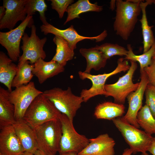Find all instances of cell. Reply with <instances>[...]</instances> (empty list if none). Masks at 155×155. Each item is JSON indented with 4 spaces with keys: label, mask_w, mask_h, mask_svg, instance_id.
Returning <instances> with one entry per match:
<instances>
[{
    "label": "cell",
    "mask_w": 155,
    "mask_h": 155,
    "mask_svg": "<svg viewBox=\"0 0 155 155\" xmlns=\"http://www.w3.org/2000/svg\"><path fill=\"white\" fill-rule=\"evenodd\" d=\"M116 0V14L113 24L116 34L127 40L133 31L142 11L140 3Z\"/></svg>",
    "instance_id": "cell-1"
},
{
    "label": "cell",
    "mask_w": 155,
    "mask_h": 155,
    "mask_svg": "<svg viewBox=\"0 0 155 155\" xmlns=\"http://www.w3.org/2000/svg\"><path fill=\"white\" fill-rule=\"evenodd\" d=\"M61 114L42 93L34 100L26 111L23 119L35 129L48 121L59 119Z\"/></svg>",
    "instance_id": "cell-2"
},
{
    "label": "cell",
    "mask_w": 155,
    "mask_h": 155,
    "mask_svg": "<svg viewBox=\"0 0 155 155\" xmlns=\"http://www.w3.org/2000/svg\"><path fill=\"white\" fill-rule=\"evenodd\" d=\"M35 130L38 149L46 155H55L59 152L62 135L59 119L49 121Z\"/></svg>",
    "instance_id": "cell-3"
},
{
    "label": "cell",
    "mask_w": 155,
    "mask_h": 155,
    "mask_svg": "<svg viewBox=\"0 0 155 155\" xmlns=\"http://www.w3.org/2000/svg\"><path fill=\"white\" fill-rule=\"evenodd\" d=\"M42 94L60 113L66 115L72 123L77 111L84 102L82 97L73 93L69 87L65 90L55 87L44 91Z\"/></svg>",
    "instance_id": "cell-4"
},
{
    "label": "cell",
    "mask_w": 155,
    "mask_h": 155,
    "mask_svg": "<svg viewBox=\"0 0 155 155\" xmlns=\"http://www.w3.org/2000/svg\"><path fill=\"white\" fill-rule=\"evenodd\" d=\"M112 121L129 146L133 154L148 151L154 140V137L151 135L125 121L121 117Z\"/></svg>",
    "instance_id": "cell-5"
},
{
    "label": "cell",
    "mask_w": 155,
    "mask_h": 155,
    "mask_svg": "<svg viewBox=\"0 0 155 155\" xmlns=\"http://www.w3.org/2000/svg\"><path fill=\"white\" fill-rule=\"evenodd\" d=\"M117 65L112 71L108 73L93 75L79 71L78 73L80 78L82 80L88 79L92 82L91 87L88 89H83L80 92V96L83 98L84 102H86L90 99L98 95H104L105 82L110 77L121 72H125L129 69L130 65L127 60L124 58L119 59Z\"/></svg>",
    "instance_id": "cell-6"
},
{
    "label": "cell",
    "mask_w": 155,
    "mask_h": 155,
    "mask_svg": "<svg viewBox=\"0 0 155 155\" xmlns=\"http://www.w3.org/2000/svg\"><path fill=\"white\" fill-rule=\"evenodd\" d=\"M59 119L61 124L62 135L58 152H74L78 154L88 145L89 139L76 132L73 123L65 115L62 113Z\"/></svg>",
    "instance_id": "cell-7"
},
{
    "label": "cell",
    "mask_w": 155,
    "mask_h": 155,
    "mask_svg": "<svg viewBox=\"0 0 155 155\" xmlns=\"http://www.w3.org/2000/svg\"><path fill=\"white\" fill-rule=\"evenodd\" d=\"M36 26L33 24L31 27L30 36L26 33L23 35L22 45L21 46L23 54L18 61V70L27 61L34 64L39 59L44 60L46 57L43 47L47 38L45 37L40 39L36 34Z\"/></svg>",
    "instance_id": "cell-8"
},
{
    "label": "cell",
    "mask_w": 155,
    "mask_h": 155,
    "mask_svg": "<svg viewBox=\"0 0 155 155\" xmlns=\"http://www.w3.org/2000/svg\"><path fill=\"white\" fill-rule=\"evenodd\" d=\"M130 61V67L126 74L115 83L105 85L104 95L106 97H112L117 103L124 104L128 96L135 91L139 86V82L134 84L132 81L133 74L137 67V63L134 61Z\"/></svg>",
    "instance_id": "cell-9"
},
{
    "label": "cell",
    "mask_w": 155,
    "mask_h": 155,
    "mask_svg": "<svg viewBox=\"0 0 155 155\" xmlns=\"http://www.w3.org/2000/svg\"><path fill=\"white\" fill-rule=\"evenodd\" d=\"M43 93L36 88L32 81L9 92V100L15 108L16 121L23 119L26 111L34 100Z\"/></svg>",
    "instance_id": "cell-10"
},
{
    "label": "cell",
    "mask_w": 155,
    "mask_h": 155,
    "mask_svg": "<svg viewBox=\"0 0 155 155\" xmlns=\"http://www.w3.org/2000/svg\"><path fill=\"white\" fill-rule=\"evenodd\" d=\"M32 16H27L26 19L17 27L9 31L0 32V43L7 50L13 62L18 61L20 57V41L27 27L33 25Z\"/></svg>",
    "instance_id": "cell-11"
},
{
    "label": "cell",
    "mask_w": 155,
    "mask_h": 155,
    "mask_svg": "<svg viewBox=\"0 0 155 155\" xmlns=\"http://www.w3.org/2000/svg\"><path fill=\"white\" fill-rule=\"evenodd\" d=\"M141 80L136 90L127 96L128 108L127 112L121 117L125 121L137 128L140 126L137 121V114L142 107L144 94L147 85L149 83L148 77L144 70L140 71Z\"/></svg>",
    "instance_id": "cell-12"
},
{
    "label": "cell",
    "mask_w": 155,
    "mask_h": 155,
    "mask_svg": "<svg viewBox=\"0 0 155 155\" xmlns=\"http://www.w3.org/2000/svg\"><path fill=\"white\" fill-rule=\"evenodd\" d=\"M28 0H3V6L5 8V14L0 20V29H13L17 23L23 22L26 18V5Z\"/></svg>",
    "instance_id": "cell-13"
},
{
    "label": "cell",
    "mask_w": 155,
    "mask_h": 155,
    "mask_svg": "<svg viewBox=\"0 0 155 155\" xmlns=\"http://www.w3.org/2000/svg\"><path fill=\"white\" fill-rule=\"evenodd\" d=\"M41 32L44 34H52L55 36H59L66 40L70 47L73 50L76 48L77 43L84 39H90L99 42L103 40L107 35L106 30H104L99 35L94 37H86L80 35L71 25L69 28L64 30L58 28L48 23L42 24L40 26Z\"/></svg>",
    "instance_id": "cell-14"
},
{
    "label": "cell",
    "mask_w": 155,
    "mask_h": 155,
    "mask_svg": "<svg viewBox=\"0 0 155 155\" xmlns=\"http://www.w3.org/2000/svg\"><path fill=\"white\" fill-rule=\"evenodd\" d=\"M0 129V155H21L25 152L13 125Z\"/></svg>",
    "instance_id": "cell-15"
},
{
    "label": "cell",
    "mask_w": 155,
    "mask_h": 155,
    "mask_svg": "<svg viewBox=\"0 0 155 155\" xmlns=\"http://www.w3.org/2000/svg\"><path fill=\"white\" fill-rule=\"evenodd\" d=\"M88 145L78 155H114L115 140L107 133L89 139Z\"/></svg>",
    "instance_id": "cell-16"
},
{
    "label": "cell",
    "mask_w": 155,
    "mask_h": 155,
    "mask_svg": "<svg viewBox=\"0 0 155 155\" xmlns=\"http://www.w3.org/2000/svg\"><path fill=\"white\" fill-rule=\"evenodd\" d=\"M13 126L25 152L34 154L38 150L35 130L23 119L16 121Z\"/></svg>",
    "instance_id": "cell-17"
},
{
    "label": "cell",
    "mask_w": 155,
    "mask_h": 155,
    "mask_svg": "<svg viewBox=\"0 0 155 155\" xmlns=\"http://www.w3.org/2000/svg\"><path fill=\"white\" fill-rule=\"evenodd\" d=\"M34 65L32 73L37 78L40 84L48 79L63 72L65 70L64 66L52 60L46 62L40 58L34 64Z\"/></svg>",
    "instance_id": "cell-18"
},
{
    "label": "cell",
    "mask_w": 155,
    "mask_h": 155,
    "mask_svg": "<svg viewBox=\"0 0 155 155\" xmlns=\"http://www.w3.org/2000/svg\"><path fill=\"white\" fill-rule=\"evenodd\" d=\"M9 92L0 87V128L13 125L16 121L15 108L9 100Z\"/></svg>",
    "instance_id": "cell-19"
},
{
    "label": "cell",
    "mask_w": 155,
    "mask_h": 155,
    "mask_svg": "<svg viewBox=\"0 0 155 155\" xmlns=\"http://www.w3.org/2000/svg\"><path fill=\"white\" fill-rule=\"evenodd\" d=\"M3 52H0V82L9 92L12 91V84L18 70L17 65Z\"/></svg>",
    "instance_id": "cell-20"
},
{
    "label": "cell",
    "mask_w": 155,
    "mask_h": 155,
    "mask_svg": "<svg viewBox=\"0 0 155 155\" xmlns=\"http://www.w3.org/2000/svg\"><path fill=\"white\" fill-rule=\"evenodd\" d=\"M80 52L86 61V66L84 72L90 73L92 69L98 71L105 66L107 59L101 51L92 47L89 49L81 48Z\"/></svg>",
    "instance_id": "cell-21"
},
{
    "label": "cell",
    "mask_w": 155,
    "mask_h": 155,
    "mask_svg": "<svg viewBox=\"0 0 155 155\" xmlns=\"http://www.w3.org/2000/svg\"><path fill=\"white\" fill-rule=\"evenodd\" d=\"M125 113V106L124 104L106 102L96 106L94 115L97 119L112 120L122 117Z\"/></svg>",
    "instance_id": "cell-22"
},
{
    "label": "cell",
    "mask_w": 155,
    "mask_h": 155,
    "mask_svg": "<svg viewBox=\"0 0 155 155\" xmlns=\"http://www.w3.org/2000/svg\"><path fill=\"white\" fill-rule=\"evenodd\" d=\"M103 9L102 6L98 5L97 3H91L89 0H79L67 8L66 12L67 15L64 24L75 18H80L79 15L82 13L88 11L100 12Z\"/></svg>",
    "instance_id": "cell-23"
},
{
    "label": "cell",
    "mask_w": 155,
    "mask_h": 155,
    "mask_svg": "<svg viewBox=\"0 0 155 155\" xmlns=\"http://www.w3.org/2000/svg\"><path fill=\"white\" fill-rule=\"evenodd\" d=\"M141 1L140 6L142 13L141 18L139 20L141 24L143 37V53L148 51L154 44L155 39L152 28L153 26L149 25L147 19L146 8L147 6L152 3V0Z\"/></svg>",
    "instance_id": "cell-24"
},
{
    "label": "cell",
    "mask_w": 155,
    "mask_h": 155,
    "mask_svg": "<svg viewBox=\"0 0 155 155\" xmlns=\"http://www.w3.org/2000/svg\"><path fill=\"white\" fill-rule=\"evenodd\" d=\"M53 41L56 46V48L55 55L52 60L65 66L67 61L73 59L74 50L70 47L66 40L59 36H55Z\"/></svg>",
    "instance_id": "cell-25"
},
{
    "label": "cell",
    "mask_w": 155,
    "mask_h": 155,
    "mask_svg": "<svg viewBox=\"0 0 155 155\" xmlns=\"http://www.w3.org/2000/svg\"><path fill=\"white\" fill-rule=\"evenodd\" d=\"M137 121L146 133L151 135L155 133V118L146 105L142 106L138 112Z\"/></svg>",
    "instance_id": "cell-26"
},
{
    "label": "cell",
    "mask_w": 155,
    "mask_h": 155,
    "mask_svg": "<svg viewBox=\"0 0 155 155\" xmlns=\"http://www.w3.org/2000/svg\"><path fill=\"white\" fill-rule=\"evenodd\" d=\"M128 53L124 58L127 60L138 62L140 65V71L149 66L152 62V57L155 50V41L150 48L142 54L137 55L135 54L130 44L127 45Z\"/></svg>",
    "instance_id": "cell-27"
},
{
    "label": "cell",
    "mask_w": 155,
    "mask_h": 155,
    "mask_svg": "<svg viewBox=\"0 0 155 155\" xmlns=\"http://www.w3.org/2000/svg\"><path fill=\"white\" fill-rule=\"evenodd\" d=\"M26 62L18 70L12 84V87L15 88L28 84L34 76L32 71L34 64H30Z\"/></svg>",
    "instance_id": "cell-28"
},
{
    "label": "cell",
    "mask_w": 155,
    "mask_h": 155,
    "mask_svg": "<svg viewBox=\"0 0 155 155\" xmlns=\"http://www.w3.org/2000/svg\"><path fill=\"white\" fill-rule=\"evenodd\" d=\"M93 47L102 52L107 59L116 55L125 57L128 52L124 47L117 44L105 43L100 45H96Z\"/></svg>",
    "instance_id": "cell-29"
},
{
    "label": "cell",
    "mask_w": 155,
    "mask_h": 155,
    "mask_svg": "<svg viewBox=\"0 0 155 155\" xmlns=\"http://www.w3.org/2000/svg\"><path fill=\"white\" fill-rule=\"evenodd\" d=\"M26 7L27 16H32L36 11H38L43 24L48 23L45 16L47 6L44 0H28Z\"/></svg>",
    "instance_id": "cell-30"
},
{
    "label": "cell",
    "mask_w": 155,
    "mask_h": 155,
    "mask_svg": "<svg viewBox=\"0 0 155 155\" xmlns=\"http://www.w3.org/2000/svg\"><path fill=\"white\" fill-rule=\"evenodd\" d=\"M146 104L150 109L155 118V86L149 83L145 92Z\"/></svg>",
    "instance_id": "cell-31"
},
{
    "label": "cell",
    "mask_w": 155,
    "mask_h": 155,
    "mask_svg": "<svg viewBox=\"0 0 155 155\" xmlns=\"http://www.w3.org/2000/svg\"><path fill=\"white\" fill-rule=\"evenodd\" d=\"M52 8L58 13L60 18L63 17L68 7L74 2L73 0H51Z\"/></svg>",
    "instance_id": "cell-32"
},
{
    "label": "cell",
    "mask_w": 155,
    "mask_h": 155,
    "mask_svg": "<svg viewBox=\"0 0 155 155\" xmlns=\"http://www.w3.org/2000/svg\"><path fill=\"white\" fill-rule=\"evenodd\" d=\"M144 70L146 74L149 83L155 86V60L152 59L150 64Z\"/></svg>",
    "instance_id": "cell-33"
},
{
    "label": "cell",
    "mask_w": 155,
    "mask_h": 155,
    "mask_svg": "<svg viewBox=\"0 0 155 155\" xmlns=\"http://www.w3.org/2000/svg\"><path fill=\"white\" fill-rule=\"evenodd\" d=\"M148 151L153 155H155V141L154 140L149 148Z\"/></svg>",
    "instance_id": "cell-34"
},
{
    "label": "cell",
    "mask_w": 155,
    "mask_h": 155,
    "mask_svg": "<svg viewBox=\"0 0 155 155\" xmlns=\"http://www.w3.org/2000/svg\"><path fill=\"white\" fill-rule=\"evenodd\" d=\"M6 11L5 8L3 5L0 7V20L5 16Z\"/></svg>",
    "instance_id": "cell-35"
},
{
    "label": "cell",
    "mask_w": 155,
    "mask_h": 155,
    "mask_svg": "<svg viewBox=\"0 0 155 155\" xmlns=\"http://www.w3.org/2000/svg\"><path fill=\"white\" fill-rule=\"evenodd\" d=\"M133 154L132 150L129 148L125 149L121 155H131Z\"/></svg>",
    "instance_id": "cell-36"
},
{
    "label": "cell",
    "mask_w": 155,
    "mask_h": 155,
    "mask_svg": "<svg viewBox=\"0 0 155 155\" xmlns=\"http://www.w3.org/2000/svg\"><path fill=\"white\" fill-rule=\"evenodd\" d=\"M59 154V155H78V153L74 152H68Z\"/></svg>",
    "instance_id": "cell-37"
},
{
    "label": "cell",
    "mask_w": 155,
    "mask_h": 155,
    "mask_svg": "<svg viewBox=\"0 0 155 155\" xmlns=\"http://www.w3.org/2000/svg\"><path fill=\"white\" fill-rule=\"evenodd\" d=\"M116 7V0H111L110 2V9L113 10Z\"/></svg>",
    "instance_id": "cell-38"
},
{
    "label": "cell",
    "mask_w": 155,
    "mask_h": 155,
    "mask_svg": "<svg viewBox=\"0 0 155 155\" xmlns=\"http://www.w3.org/2000/svg\"><path fill=\"white\" fill-rule=\"evenodd\" d=\"M34 155H46L38 150H37L34 154Z\"/></svg>",
    "instance_id": "cell-39"
},
{
    "label": "cell",
    "mask_w": 155,
    "mask_h": 155,
    "mask_svg": "<svg viewBox=\"0 0 155 155\" xmlns=\"http://www.w3.org/2000/svg\"><path fill=\"white\" fill-rule=\"evenodd\" d=\"M21 155H34V154L29 152H24Z\"/></svg>",
    "instance_id": "cell-40"
},
{
    "label": "cell",
    "mask_w": 155,
    "mask_h": 155,
    "mask_svg": "<svg viewBox=\"0 0 155 155\" xmlns=\"http://www.w3.org/2000/svg\"><path fill=\"white\" fill-rule=\"evenodd\" d=\"M141 155H150L148 154L146 152H144L143 153H142Z\"/></svg>",
    "instance_id": "cell-41"
},
{
    "label": "cell",
    "mask_w": 155,
    "mask_h": 155,
    "mask_svg": "<svg viewBox=\"0 0 155 155\" xmlns=\"http://www.w3.org/2000/svg\"><path fill=\"white\" fill-rule=\"evenodd\" d=\"M152 59L155 60V50L152 57Z\"/></svg>",
    "instance_id": "cell-42"
},
{
    "label": "cell",
    "mask_w": 155,
    "mask_h": 155,
    "mask_svg": "<svg viewBox=\"0 0 155 155\" xmlns=\"http://www.w3.org/2000/svg\"><path fill=\"white\" fill-rule=\"evenodd\" d=\"M152 3H154L155 5V0H152Z\"/></svg>",
    "instance_id": "cell-43"
},
{
    "label": "cell",
    "mask_w": 155,
    "mask_h": 155,
    "mask_svg": "<svg viewBox=\"0 0 155 155\" xmlns=\"http://www.w3.org/2000/svg\"><path fill=\"white\" fill-rule=\"evenodd\" d=\"M154 140L155 141V137H154Z\"/></svg>",
    "instance_id": "cell-44"
}]
</instances>
